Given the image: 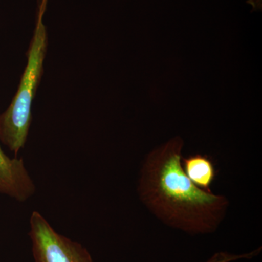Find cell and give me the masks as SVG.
I'll return each instance as SVG.
<instances>
[{
  "label": "cell",
  "mask_w": 262,
  "mask_h": 262,
  "mask_svg": "<svg viewBox=\"0 0 262 262\" xmlns=\"http://www.w3.org/2000/svg\"><path fill=\"white\" fill-rule=\"evenodd\" d=\"M183 146L177 136L148 155L141 169L139 194L167 225L189 234L212 233L223 220L228 201L189 180L182 166Z\"/></svg>",
  "instance_id": "obj_1"
},
{
  "label": "cell",
  "mask_w": 262,
  "mask_h": 262,
  "mask_svg": "<svg viewBox=\"0 0 262 262\" xmlns=\"http://www.w3.org/2000/svg\"><path fill=\"white\" fill-rule=\"evenodd\" d=\"M48 0H38L37 24L28 51V61L9 107L0 115V141L17 155L27 142L32 123L33 100L43 72L47 32L43 15Z\"/></svg>",
  "instance_id": "obj_2"
},
{
  "label": "cell",
  "mask_w": 262,
  "mask_h": 262,
  "mask_svg": "<svg viewBox=\"0 0 262 262\" xmlns=\"http://www.w3.org/2000/svg\"><path fill=\"white\" fill-rule=\"evenodd\" d=\"M30 227L34 261L94 262L84 246L56 232L39 212H33Z\"/></svg>",
  "instance_id": "obj_3"
},
{
  "label": "cell",
  "mask_w": 262,
  "mask_h": 262,
  "mask_svg": "<svg viewBox=\"0 0 262 262\" xmlns=\"http://www.w3.org/2000/svg\"><path fill=\"white\" fill-rule=\"evenodd\" d=\"M34 192L35 187L23 160L9 158L0 146V193L25 201Z\"/></svg>",
  "instance_id": "obj_4"
},
{
  "label": "cell",
  "mask_w": 262,
  "mask_h": 262,
  "mask_svg": "<svg viewBox=\"0 0 262 262\" xmlns=\"http://www.w3.org/2000/svg\"><path fill=\"white\" fill-rule=\"evenodd\" d=\"M182 166L189 180L203 190L211 191L216 177L213 161L207 155L196 154L182 158Z\"/></svg>",
  "instance_id": "obj_5"
},
{
  "label": "cell",
  "mask_w": 262,
  "mask_h": 262,
  "mask_svg": "<svg viewBox=\"0 0 262 262\" xmlns=\"http://www.w3.org/2000/svg\"><path fill=\"white\" fill-rule=\"evenodd\" d=\"M249 256H252L251 253H248V254L237 256V255H232L228 253L220 252L215 253L213 257L206 262H230L239 259V258H248Z\"/></svg>",
  "instance_id": "obj_6"
}]
</instances>
